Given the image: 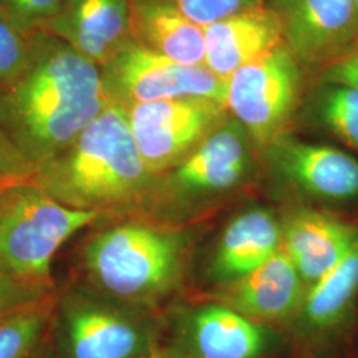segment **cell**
Instances as JSON below:
<instances>
[{"mask_svg": "<svg viewBox=\"0 0 358 358\" xmlns=\"http://www.w3.org/2000/svg\"><path fill=\"white\" fill-rule=\"evenodd\" d=\"M53 297L0 317V358H43L50 348Z\"/></svg>", "mask_w": 358, "mask_h": 358, "instance_id": "obj_20", "label": "cell"}, {"mask_svg": "<svg viewBox=\"0 0 358 358\" xmlns=\"http://www.w3.org/2000/svg\"><path fill=\"white\" fill-rule=\"evenodd\" d=\"M52 296L27 284L17 282L0 271V317L22 308L41 303Z\"/></svg>", "mask_w": 358, "mask_h": 358, "instance_id": "obj_24", "label": "cell"}, {"mask_svg": "<svg viewBox=\"0 0 358 358\" xmlns=\"http://www.w3.org/2000/svg\"><path fill=\"white\" fill-rule=\"evenodd\" d=\"M183 245L177 234L125 222L90 236L81 267L103 294L128 306H150L178 280Z\"/></svg>", "mask_w": 358, "mask_h": 358, "instance_id": "obj_4", "label": "cell"}, {"mask_svg": "<svg viewBox=\"0 0 358 358\" xmlns=\"http://www.w3.org/2000/svg\"><path fill=\"white\" fill-rule=\"evenodd\" d=\"M34 173V164L0 131V180L31 178Z\"/></svg>", "mask_w": 358, "mask_h": 358, "instance_id": "obj_26", "label": "cell"}, {"mask_svg": "<svg viewBox=\"0 0 358 358\" xmlns=\"http://www.w3.org/2000/svg\"><path fill=\"white\" fill-rule=\"evenodd\" d=\"M65 0H0V4L16 19L34 23L52 20L64 6Z\"/></svg>", "mask_w": 358, "mask_h": 358, "instance_id": "obj_25", "label": "cell"}, {"mask_svg": "<svg viewBox=\"0 0 358 358\" xmlns=\"http://www.w3.org/2000/svg\"><path fill=\"white\" fill-rule=\"evenodd\" d=\"M131 38L185 65H205L203 27L195 24L171 0H130Z\"/></svg>", "mask_w": 358, "mask_h": 358, "instance_id": "obj_19", "label": "cell"}, {"mask_svg": "<svg viewBox=\"0 0 358 358\" xmlns=\"http://www.w3.org/2000/svg\"><path fill=\"white\" fill-rule=\"evenodd\" d=\"M1 182H4V180H0V183H1Z\"/></svg>", "mask_w": 358, "mask_h": 358, "instance_id": "obj_30", "label": "cell"}, {"mask_svg": "<svg viewBox=\"0 0 358 358\" xmlns=\"http://www.w3.org/2000/svg\"><path fill=\"white\" fill-rule=\"evenodd\" d=\"M101 213L60 203L31 178L0 183V271L17 282L53 291L52 260Z\"/></svg>", "mask_w": 358, "mask_h": 358, "instance_id": "obj_3", "label": "cell"}, {"mask_svg": "<svg viewBox=\"0 0 358 358\" xmlns=\"http://www.w3.org/2000/svg\"><path fill=\"white\" fill-rule=\"evenodd\" d=\"M304 73L287 45L280 44L226 80V108L256 145L268 148L284 134L299 103Z\"/></svg>", "mask_w": 358, "mask_h": 358, "instance_id": "obj_6", "label": "cell"}, {"mask_svg": "<svg viewBox=\"0 0 358 358\" xmlns=\"http://www.w3.org/2000/svg\"><path fill=\"white\" fill-rule=\"evenodd\" d=\"M203 35L205 65L224 80L284 44L280 23L267 6L234 13L203 27Z\"/></svg>", "mask_w": 358, "mask_h": 358, "instance_id": "obj_16", "label": "cell"}, {"mask_svg": "<svg viewBox=\"0 0 358 358\" xmlns=\"http://www.w3.org/2000/svg\"><path fill=\"white\" fill-rule=\"evenodd\" d=\"M282 27V40L306 73L355 50L358 17L355 0H266Z\"/></svg>", "mask_w": 358, "mask_h": 358, "instance_id": "obj_10", "label": "cell"}, {"mask_svg": "<svg viewBox=\"0 0 358 358\" xmlns=\"http://www.w3.org/2000/svg\"><path fill=\"white\" fill-rule=\"evenodd\" d=\"M198 26L206 27L234 13L266 7V0H171Z\"/></svg>", "mask_w": 358, "mask_h": 358, "instance_id": "obj_22", "label": "cell"}, {"mask_svg": "<svg viewBox=\"0 0 358 358\" xmlns=\"http://www.w3.org/2000/svg\"><path fill=\"white\" fill-rule=\"evenodd\" d=\"M31 179L64 206L103 214L137 201L153 176L133 138L127 106L115 101Z\"/></svg>", "mask_w": 358, "mask_h": 358, "instance_id": "obj_2", "label": "cell"}, {"mask_svg": "<svg viewBox=\"0 0 358 358\" xmlns=\"http://www.w3.org/2000/svg\"><path fill=\"white\" fill-rule=\"evenodd\" d=\"M158 328L76 291L55 301L50 346L56 358H154Z\"/></svg>", "mask_w": 358, "mask_h": 358, "instance_id": "obj_5", "label": "cell"}, {"mask_svg": "<svg viewBox=\"0 0 358 358\" xmlns=\"http://www.w3.org/2000/svg\"><path fill=\"white\" fill-rule=\"evenodd\" d=\"M29 63L26 43L13 24L0 15V81H13Z\"/></svg>", "mask_w": 358, "mask_h": 358, "instance_id": "obj_23", "label": "cell"}, {"mask_svg": "<svg viewBox=\"0 0 358 358\" xmlns=\"http://www.w3.org/2000/svg\"><path fill=\"white\" fill-rule=\"evenodd\" d=\"M282 248V224L266 208H252L231 220L210 264L214 282L231 284L251 273Z\"/></svg>", "mask_w": 358, "mask_h": 358, "instance_id": "obj_18", "label": "cell"}, {"mask_svg": "<svg viewBox=\"0 0 358 358\" xmlns=\"http://www.w3.org/2000/svg\"><path fill=\"white\" fill-rule=\"evenodd\" d=\"M267 149L275 167L299 189L332 201L357 198L358 161L350 154L299 141L285 133Z\"/></svg>", "mask_w": 358, "mask_h": 358, "instance_id": "obj_11", "label": "cell"}, {"mask_svg": "<svg viewBox=\"0 0 358 358\" xmlns=\"http://www.w3.org/2000/svg\"><path fill=\"white\" fill-rule=\"evenodd\" d=\"M316 84L337 83L358 88V48L324 65L316 73Z\"/></svg>", "mask_w": 358, "mask_h": 358, "instance_id": "obj_27", "label": "cell"}, {"mask_svg": "<svg viewBox=\"0 0 358 358\" xmlns=\"http://www.w3.org/2000/svg\"><path fill=\"white\" fill-rule=\"evenodd\" d=\"M43 358H56L55 355H53V352H52L51 346L47 349V352H45V355L43 356Z\"/></svg>", "mask_w": 358, "mask_h": 358, "instance_id": "obj_28", "label": "cell"}, {"mask_svg": "<svg viewBox=\"0 0 358 358\" xmlns=\"http://www.w3.org/2000/svg\"><path fill=\"white\" fill-rule=\"evenodd\" d=\"M229 285L223 306L269 327L291 324L307 294V285L282 248L255 271Z\"/></svg>", "mask_w": 358, "mask_h": 358, "instance_id": "obj_13", "label": "cell"}, {"mask_svg": "<svg viewBox=\"0 0 358 358\" xmlns=\"http://www.w3.org/2000/svg\"><path fill=\"white\" fill-rule=\"evenodd\" d=\"M51 29L94 64L105 65L133 38L130 0H65Z\"/></svg>", "mask_w": 358, "mask_h": 358, "instance_id": "obj_15", "label": "cell"}, {"mask_svg": "<svg viewBox=\"0 0 358 358\" xmlns=\"http://www.w3.org/2000/svg\"><path fill=\"white\" fill-rule=\"evenodd\" d=\"M355 4H356V11H357V17H358V0H355ZM356 48H358V44H357V47H356ZM356 48H355V50H356ZM352 51H353V50H352Z\"/></svg>", "mask_w": 358, "mask_h": 358, "instance_id": "obj_29", "label": "cell"}, {"mask_svg": "<svg viewBox=\"0 0 358 358\" xmlns=\"http://www.w3.org/2000/svg\"><path fill=\"white\" fill-rule=\"evenodd\" d=\"M251 141L238 120H226L173 169L171 186L186 192H222L234 187L251 165Z\"/></svg>", "mask_w": 358, "mask_h": 358, "instance_id": "obj_14", "label": "cell"}, {"mask_svg": "<svg viewBox=\"0 0 358 358\" xmlns=\"http://www.w3.org/2000/svg\"><path fill=\"white\" fill-rule=\"evenodd\" d=\"M358 294V236L345 256L312 284L291 322L297 344L309 350L329 345L343 333Z\"/></svg>", "mask_w": 358, "mask_h": 358, "instance_id": "obj_12", "label": "cell"}, {"mask_svg": "<svg viewBox=\"0 0 358 358\" xmlns=\"http://www.w3.org/2000/svg\"><path fill=\"white\" fill-rule=\"evenodd\" d=\"M154 358H155V357H154Z\"/></svg>", "mask_w": 358, "mask_h": 358, "instance_id": "obj_31", "label": "cell"}, {"mask_svg": "<svg viewBox=\"0 0 358 358\" xmlns=\"http://www.w3.org/2000/svg\"><path fill=\"white\" fill-rule=\"evenodd\" d=\"M315 113L321 124L352 149L358 150V88L337 83H319Z\"/></svg>", "mask_w": 358, "mask_h": 358, "instance_id": "obj_21", "label": "cell"}, {"mask_svg": "<svg viewBox=\"0 0 358 358\" xmlns=\"http://www.w3.org/2000/svg\"><path fill=\"white\" fill-rule=\"evenodd\" d=\"M99 66L65 41L53 43L13 80L6 115L16 146L35 169L62 153L115 103Z\"/></svg>", "mask_w": 358, "mask_h": 358, "instance_id": "obj_1", "label": "cell"}, {"mask_svg": "<svg viewBox=\"0 0 358 358\" xmlns=\"http://www.w3.org/2000/svg\"><path fill=\"white\" fill-rule=\"evenodd\" d=\"M358 226L320 211L303 210L282 226V248L307 287L320 280L350 250Z\"/></svg>", "mask_w": 358, "mask_h": 358, "instance_id": "obj_17", "label": "cell"}, {"mask_svg": "<svg viewBox=\"0 0 358 358\" xmlns=\"http://www.w3.org/2000/svg\"><path fill=\"white\" fill-rule=\"evenodd\" d=\"M133 138L148 171L178 166L229 113L224 103L205 97H183L127 106Z\"/></svg>", "mask_w": 358, "mask_h": 358, "instance_id": "obj_7", "label": "cell"}, {"mask_svg": "<svg viewBox=\"0 0 358 358\" xmlns=\"http://www.w3.org/2000/svg\"><path fill=\"white\" fill-rule=\"evenodd\" d=\"M112 99L125 106L183 97H205L226 105V80L206 65H185L146 48L134 38L103 65Z\"/></svg>", "mask_w": 358, "mask_h": 358, "instance_id": "obj_9", "label": "cell"}, {"mask_svg": "<svg viewBox=\"0 0 358 358\" xmlns=\"http://www.w3.org/2000/svg\"><path fill=\"white\" fill-rule=\"evenodd\" d=\"M282 336L223 304H211L158 328L155 358H275Z\"/></svg>", "mask_w": 358, "mask_h": 358, "instance_id": "obj_8", "label": "cell"}]
</instances>
